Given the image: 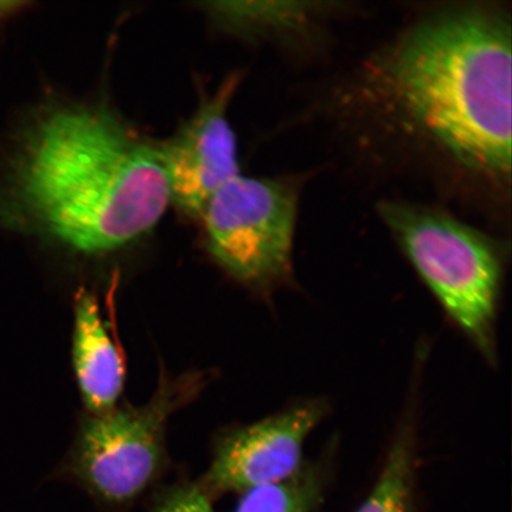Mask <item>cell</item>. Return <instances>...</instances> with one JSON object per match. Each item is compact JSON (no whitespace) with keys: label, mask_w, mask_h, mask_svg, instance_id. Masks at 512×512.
I'll return each instance as SVG.
<instances>
[{"label":"cell","mask_w":512,"mask_h":512,"mask_svg":"<svg viewBox=\"0 0 512 512\" xmlns=\"http://www.w3.org/2000/svg\"><path fill=\"white\" fill-rule=\"evenodd\" d=\"M300 182L239 175L210 198L200 221L208 252L230 277L255 291L293 275Z\"/></svg>","instance_id":"cell-4"},{"label":"cell","mask_w":512,"mask_h":512,"mask_svg":"<svg viewBox=\"0 0 512 512\" xmlns=\"http://www.w3.org/2000/svg\"><path fill=\"white\" fill-rule=\"evenodd\" d=\"M239 81V74L229 75L174 136L159 145L170 203L190 219H200L210 198L241 175L238 142L228 120Z\"/></svg>","instance_id":"cell-6"},{"label":"cell","mask_w":512,"mask_h":512,"mask_svg":"<svg viewBox=\"0 0 512 512\" xmlns=\"http://www.w3.org/2000/svg\"><path fill=\"white\" fill-rule=\"evenodd\" d=\"M324 465H304L284 482L245 492L234 512H318L323 502Z\"/></svg>","instance_id":"cell-11"},{"label":"cell","mask_w":512,"mask_h":512,"mask_svg":"<svg viewBox=\"0 0 512 512\" xmlns=\"http://www.w3.org/2000/svg\"><path fill=\"white\" fill-rule=\"evenodd\" d=\"M379 213L447 316L486 361L496 363L501 245L438 208L387 201Z\"/></svg>","instance_id":"cell-3"},{"label":"cell","mask_w":512,"mask_h":512,"mask_svg":"<svg viewBox=\"0 0 512 512\" xmlns=\"http://www.w3.org/2000/svg\"><path fill=\"white\" fill-rule=\"evenodd\" d=\"M155 512H214L200 485H185L165 495Z\"/></svg>","instance_id":"cell-12"},{"label":"cell","mask_w":512,"mask_h":512,"mask_svg":"<svg viewBox=\"0 0 512 512\" xmlns=\"http://www.w3.org/2000/svg\"><path fill=\"white\" fill-rule=\"evenodd\" d=\"M324 3L219 2L198 4L215 27L235 36L267 37L305 30L322 16Z\"/></svg>","instance_id":"cell-9"},{"label":"cell","mask_w":512,"mask_h":512,"mask_svg":"<svg viewBox=\"0 0 512 512\" xmlns=\"http://www.w3.org/2000/svg\"><path fill=\"white\" fill-rule=\"evenodd\" d=\"M23 5L27 4L17 2H0V19L14 16L17 12L21 11Z\"/></svg>","instance_id":"cell-13"},{"label":"cell","mask_w":512,"mask_h":512,"mask_svg":"<svg viewBox=\"0 0 512 512\" xmlns=\"http://www.w3.org/2000/svg\"><path fill=\"white\" fill-rule=\"evenodd\" d=\"M201 381L192 375L163 379L146 405L87 419L70 463L75 477L106 502L126 503L142 494L162 467L171 414L196 394Z\"/></svg>","instance_id":"cell-5"},{"label":"cell","mask_w":512,"mask_h":512,"mask_svg":"<svg viewBox=\"0 0 512 512\" xmlns=\"http://www.w3.org/2000/svg\"><path fill=\"white\" fill-rule=\"evenodd\" d=\"M73 361L88 411H113L124 389L125 361L102 319L98 299L83 288L75 296Z\"/></svg>","instance_id":"cell-8"},{"label":"cell","mask_w":512,"mask_h":512,"mask_svg":"<svg viewBox=\"0 0 512 512\" xmlns=\"http://www.w3.org/2000/svg\"><path fill=\"white\" fill-rule=\"evenodd\" d=\"M416 469L415 427L406 419L388 452L370 495L356 512H409Z\"/></svg>","instance_id":"cell-10"},{"label":"cell","mask_w":512,"mask_h":512,"mask_svg":"<svg viewBox=\"0 0 512 512\" xmlns=\"http://www.w3.org/2000/svg\"><path fill=\"white\" fill-rule=\"evenodd\" d=\"M374 105L492 182L511 171V22L463 5L420 19L366 76Z\"/></svg>","instance_id":"cell-2"},{"label":"cell","mask_w":512,"mask_h":512,"mask_svg":"<svg viewBox=\"0 0 512 512\" xmlns=\"http://www.w3.org/2000/svg\"><path fill=\"white\" fill-rule=\"evenodd\" d=\"M323 401L300 403L224 437L200 484L211 495L245 492L290 479L302 470L309 435L323 420Z\"/></svg>","instance_id":"cell-7"},{"label":"cell","mask_w":512,"mask_h":512,"mask_svg":"<svg viewBox=\"0 0 512 512\" xmlns=\"http://www.w3.org/2000/svg\"><path fill=\"white\" fill-rule=\"evenodd\" d=\"M170 204L159 145L105 105L44 104L0 150V229L104 254L144 238Z\"/></svg>","instance_id":"cell-1"}]
</instances>
